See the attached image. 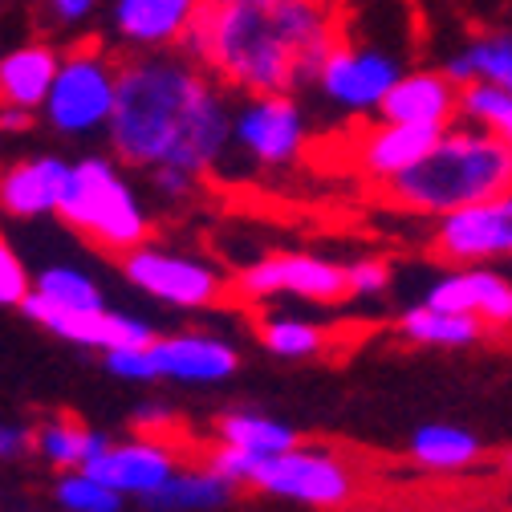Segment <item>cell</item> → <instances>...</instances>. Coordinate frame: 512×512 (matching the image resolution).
<instances>
[{"label":"cell","instance_id":"cell-2","mask_svg":"<svg viewBox=\"0 0 512 512\" xmlns=\"http://www.w3.org/2000/svg\"><path fill=\"white\" fill-rule=\"evenodd\" d=\"M342 37L338 0H240L204 5L183 49L244 98L313 90Z\"/></svg>","mask_w":512,"mask_h":512},{"label":"cell","instance_id":"cell-12","mask_svg":"<svg viewBox=\"0 0 512 512\" xmlns=\"http://www.w3.org/2000/svg\"><path fill=\"white\" fill-rule=\"evenodd\" d=\"M435 256L447 265H496L512 261V191L460 212H447L435 224Z\"/></svg>","mask_w":512,"mask_h":512},{"label":"cell","instance_id":"cell-34","mask_svg":"<svg viewBox=\"0 0 512 512\" xmlns=\"http://www.w3.org/2000/svg\"><path fill=\"white\" fill-rule=\"evenodd\" d=\"M147 179H151V187H155V196L167 200V204L191 200V196L200 191V183H204V175L183 171V167H155V171H147Z\"/></svg>","mask_w":512,"mask_h":512},{"label":"cell","instance_id":"cell-20","mask_svg":"<svg viewBox=\"0 0 512 512\" xmlns=\"http://www.w3.org/2000/svg\"><path fill=\"white\" fill-rule=\"evenodd\" d=\"M378 118L411 122V126H452L460 118V82L447 70H411L395 82Z\"/></svg>","mask_w":512,"mask_h":512},{"label":"cell","instance_id":"cell-14","mask_svg":"<svg viewBox=\"0 0 512 512\" xmlns=\"http://www.w3.org/2000/svg\"><path fill=\"white\" fill-rule=\"evenodd\" d=\"M155 378L183 382V387H216L240 370V350L208 330H179L151 338Z\"/></svg>","mask_w":512,"mask_h":512},{"label":"cell","instance_id":"cell-31","mask_svg":"<svg viewBox=\"0 0 512 512\" xmlns=\"http://www.w3.org/2000/svg\"><path fill=\"white\" fill-rule=\"evenodd\" d=\"M29 293H33V273L25 269L21 252L0 236V305H25Z\"/></svg>","mask_w":512,"mask_h":512},{"label":"cell","instance_id":"cell-13","mask_svg":"<svg viewBox=\"0 0 512 512\" xmlns=\"http://www.w3.org/2000/svg\"><path fill=\"white\" fill-rule=\"evenodd\" d=\"M25 317L37 322L41 330L66 338L74 346H86V350H122V346H147L155 338V330L143 322V317H131V313H118L110 305L102 309H66V305H53L37 293L25 297Z\"/></svg>","mask_w":512,"mask_h":512},{"label":"cell","instance_id":"cell-32","mask_svg":"<svg viewBox=\"0 0 512 512\" xmlns=\"http://www.w3.org/2000/svg\"><path fill=\"white\" fill-rule=\"evenodd\" d=\"M106 370L122 382H159L155 378V362H151V342L147 346H122V350H106Z\"/></svg>","mask_w":512,"mask_h":512},{"label":"cell","instance_id":"cell-38","mask_svg":"<svg viewBox=\"0 0 512 512\" xmlns=\"http://www.w3.org/2000/svg\"><path fill=\"white\" fill-rule=\"evenodd\" d=\"M492 131H496L500 139H508V143H512V102L504 106V114L496 118V126H492Z\"/></svg>","mask_w":512,"mask_h":512},{"label":"cell","instance_id":"cell-37","mask_svg":"<svg viewBox=\"0 0 512 512\" xmlns=\"http://www.w3.org/2000/svg\"><path fill=\"white\" fill-rule=\"evenodd\" d=\"M37 118L41 114L25 110V106H0V135H25V131H33Z\"/></svg>","mask_w":512,"mask_h":512},{"label":"cell","instance_id":"cell-15","mask_svg":"<svg viewBox=\"0 0 512 512\" xmlns=\"http://www.w3.org/2000/svg\"><path fill=\"white\" fill-rule=\"evenodd\" d=\"M179 452L171 439L135 431L131 439H110L106 452L90 464L94 476H102L114 492L122 496H135V500H151L179 468Z\"/></svg>","mask_w":512,"mask_h":512},{"label":"cell","instance_id":"cell-26","mask_svg":"<svg viewBox=\"0 0 512 512\" xmlns=\"http://www.w3.org/2000/svg\"><path fill=\"white\" fill-rule=\"evenodd\" d=\"M443 70L452 74L460 86L492 82V86L512 94V33H488V37L468 41L460 53L447 57Z\"/></svg>","mask_w":512,"mask_h":512},{"label":"cell","instance_id":"cell-10","mask_svg":"<svg viewBox=\"0 0 512 512\" xmlns=\"http://www.w3.org/2000/svg\"><path fill=\"white\" fill-rule=\"evenodd\" d=\"M399 78H403V70H399V61L387 49L354 45V41L342 37L330 49L313 90L322 94L334 110L358 118V114H378V106L387 102V94L395 90Z\"/></svg>","mask_w":512,"mask_h":512},{"label":"cell","instance_id":"cell-3","mask_svg":"<svg viewBox=\"0 0 512 512\" xmlns=\"http://www.w3.org/2000/svg\"><path fill=\"white\" fill-rule=\"evenodd\" d=\"M504 191H512V143L476 122L443 126L415 167L382 183V196L395 208L427 220L496 200Z\"/></svg>","mask_w":512,"mask_h":512},{"label":"cell","instance_id":"cell-42","mask_svg":"<svg viewBox=\"0 0 512 512\" xmlns=\"http://www.w3.org/2000/svg\"><path fill=\"white\" fill-rule=\"evenodd\" d=\"M0 53H5V49H0Z\"/></svg>","mask_w":512,"mask_h":512},{"label":"cell","instance_id":"cell-35","mask_svg":"<svg viewBox=\"0 0 512 512\" xmlns=\"http://www.w3.org/2000/svg\"><path fill=\"white\" fill-rule=\"evenodd\" d=\"M135 431H147V435H159V439H167V435L175 431V411H171V407H159V403H151V407H143V411L135 415Z\"/></svg>","mask_w":512,"mask_h":512},{"label":"cell","instance_id":"cell-8","mask_svg":"<svg viewBox=\"0 0 512 512\" xmlns=\"http://www.w3.org/2000/svg\"><path fill=\"white\" fill-rule=\"evenodd\" d=\"M232 147L261 171H289L305 159L309 114L297 94H244L236 98Z\"/></svg>","mask_w":512,"mask_h":512},{"label":"cell","instance_id":"cell-6","mask_svg":"<svg viewBox=\"0 0 512 512\" xmlns=\"http://www.w3.org/2000/svg\"><path fill=\"white\" fill-rule=\"evenodd\" d=\"M362 472L358 464L326 443H297L289 452L265 456L256 464L248 488L265 492L277 500H293L305 508H322V512H342L362 496Z\"/></svg>","mask_w":512,"mask_h":512},{"label":"cell","instance_id":"cell-7","mask_svg":"<svg viewBox=\"0 0 512 512\" xmlns=\"http://www.w3.org/2000/svg\"><path fill=\"white\" fill-rule=\"evenodd\" d=\"M118 265H122V277L139 293L175 309H220L236 297V281L228 273H220L208 256L183 252L175 244L147 240L126 256H118Z\"/></svg>","mask_w":512,"mask_h":512},{"label":"cell","instance_id":"cell-11","mask_svg":"<svg viewBox=\"0 0 512 512\" xmlns=\"http://www.w3.org/2000/svg\"><path fill=\"white\" fill-rule=\"evenodd\" d=\"M204 13V0H106L102 41L118 53L183 49Z\"/></svg>","mask_w":512,"mask_h":512},{"label":"cell","instance_id":"cell-27","mask_svg":"<svg viewBox=\"0 0 512 512\" xmlns=\"http://www.w3.org/2000/svg\"><path fill=\"white\" fill-rule=\"evenodd\" d=\"M256 334H261V346L277 358H317V354H326V342H330L317 322L293 317V313H265Z\"/></svg>","mask_w":512,"mask_h":512},{"label":"cell","instance_id":"cell-41","mask_svg":"<svg viewBox=\"0 0 512 512\" xmlns=\"http://www.w3.org/2000/svg\"><path fill=\"white\" fill-rule=\"evenodd\" d=\"M9 5H21V0H0V9H9Z\"/></svg>","mask_w":512,"mask_h":512},{"label":"cell","instance_id":"cell-5","mask_svg":"<svg viewBox=\"0 0 512 512\" xmlns=\"http://www.w3.org/2000/svg\"><path fill=\"white\" fill-rule=\"evenodd\" d=\"M118 61L122 53L98 33L66 45L53 90L41 106V122L61 139H94L106 135L114 98H118Z\"/></svg>","mask_w":512,"mask_h":512},{"label":"cell","instance_id":"cell-24","mask_svg":"<svg viewBox=\"0 0 512 512\" xmlns=\"http://www.w3.org/2000/svg\"><path fill=\"white\" fill-rule=\"evenodd\" d=\"M407 456L423 468V472H439V476H456V472H468L484 460V443L464 431V427H452V423H427L411 435L407 443Z\"/></svg>","mask_w":512,"mask_h":512},{"label":"cell","instance_id":"cell-22","mask_svg":"<svg viewBox=\"0 0 512 512\" xmlns=\"http://www.w3.org/2000/svg\"><path fill=\"white\" fill-rule=\"evenodd\" d=\"M33 447H37V456L53 472H70V468H90L106 452V447H110V435L86 427L82 419H74L66 411H57V415H49L33 431Z\"/></svg>","mask_w":512,"mask_h":512},{"label":"cell","instance_id":"cell-23","mask_svg":"<svg viewBox=\"0 0 512 512\" xmlns=\"http://www.w3.org/2000/svg\"><path fill=\"white\" fill-rule=\"evenodd\" d=\"M399 334L411 346H431V350H468L476 346L488 326L480 322L476 313H456V309H439V305H411L399 317Z\"/></svg>","mask_w":512,"mask_h":512},{"label":"cell","instance_id":"cell-1","mask_svg":"<svg viewBox=\"0 0 512 512\" xmlns=\"http://www.w3.org/2000/svg\"><path fill=\"white\" fill-rule=\"evenodd\" d=\"M232 90L187 49L122 53L106 147L135 171H220L232 151Z\"/></svg>","mask_w":512,"mask_h":512},{"label":"cell","instance_id":"cell-33","mask_svg":"<svg viewBox=\"0 0 512 512\" xmlns=\"http://www.w3.org/2000/svg\"><path fill=\"white\" fill-rule=\"evenodd\" d=\"M350 277V297H382L391 289V265L382 256H362V261L346 265Z\"/></svg>","mask_w":512,"mask_h":512},{"label":"cell","instance_id":"cell-28","mask_svg":"<svg viewBox=\"0 0 512 512\" xmlns=\"http://www.w3.org/2000/svg\"><path fill=\"white\" fill-rule=\"evenodd\" d=\"M33 293L53 301V305H66V309H102L106 305V293L102 285L78 269V265H49L33 277Z\"/></svg>","mask_w":512,"mask_h":512},{"label":"cell","instance_id":"cell-4","mask_svg":"<svg viewBox=\"0 0 512 512\" xmlns=\"http://www.w3.org/2000/svg\"><path fill=\"white\" fill-rule=\"evenodd\" d=\"M57 220L106 256H126L147 244L155 228L139 187L126 175V163L114 155H82L70 163Z\"/></svg>","mask_w":512,"mask_h":512},{"label":"cell","instance_id":"cell-16","mask_svg":"<svg viewBox=\"0 0 512 512\" xmlns=\"http://www.w3.org/2000/svg\"><path fill=\"white\" fill-rule=\"evenodd\" d=\"M423 301L456 313H476L488 330H512V277L492 265H456L427 289Z\"/></svg>","mask_w":512,"mask_h":512},{"label":"cell","instance_id":"cell-30","mask_svg":"<svg viewBox=\"0 0 512 512\" xmlns=\"http://www.w3.org/2000/svg\"><path fill=\"white\" fill-rule=\"evenodd\" d=\"M102 13V0H37V21L49 37H90L86 29Z\"/></svg>","mask_w":512,"mask_h":512},{"label":"cell","instance_id":"cell-36","mask_svg":"<svg viewBox=\"0 0 512 512\" xmlns=\"http://www.w3.org/2000/svg\"><path fill=\"white\" fill-rule=\"evenodd\" d=\"M33 447V431L21 423H0V460H17Z\"/></svg>","mask_w":512,"mask_h":512},{"label":"cell","instance_id":"cell-40","mask_svg":"<svg viewBox=\"0 0 512 512\" xmlns=\"http://www.w3.org/2000/svg\"><path fill=\"white\" fill-rule=\"evenodd\" d=\"M204 5H240V0H204Z\"/></svg>","mask_w":512,"mask_h":512},{"label":"cell","instance_id":"cell-17","mask_svg":"<svg viewBox=\"0 0 512 512\" xmlns=\"http://www.w3.org/2000/svg\"><path fill=\"white\" fill-rule=\"evenodd\" d=\"M66 179H70V163L61 155H29L9 163L0 171V216L9 220L57 216Z\"/></svg>","mask_w":512,"mask_h":512},{"label":"cell","instance_id":"cell-25","mask_svg":"<svg viewBox=\"0 0 512 512\" xmlns=\"http://www.w3.org/2000/svg\"><path fill=\"white\" fill-rule=\"evenodd\" d=\"M212 431H216L220 443H232V447H240V452L261 456V460L277 456V452H289V447L301 443L289 423H281V419H273L265 411H244V407L240 411H224Z\"/></svg>","mask_w":512,"mask_h":512},{"label":"cell","instance_id":"cell-18","mask_svg":"<svg viewBox=\"0 0 512 512\" xmlns=\"http://www.w3.org/2000/svg\"><path fill=\"white\" fill-rule=\"evenodd\" d=\"M439 139V126H411V122H391L378 118L374 126L358 135L354 143V163L370 183H391L395 175H403L407 167H415L431 143Z\"/></svg>","mask_w":512,"mask_h":512},{"label":"cell","instance_id":"cell-43","mask_svg":"<svg viewBox=\"0 0 512 512\" xmlns=\"http://www.w3.org/2000/svg\"><path fill=\"white\" fill-rule=\"evenodd\" d=\"M460 512H464V508H460Z\"/></svg>","mask_w":512,"mask_h":512},{"label":"cell","instance_id":"cell-21","mask_svg":"<svg viewBox=\"0 0 512 512\" xmlns=\"http://www.w3.org/2000/svg\"><path fill=\"white\" fill-rule=\"evenodd\" d=\"M236 492L240 488L224 480L212 464H179L175 476L143 504L151 512H220L236 500Z\"/></svg>","mask_w":512,"mask_h":512},{"label":"cell","instance_id":"cell-39","mask_svg":"<svg viewBox=\"0 0 512 512\" xmlns=\"http://www.w3.org/2000/svg\"><path fill=\"white\" fill-rule=\"evenodd\" d=\"M500 464H504V472L512 476V447H508V452H504V460H500Z\"/></svg>","mask_w":512,"mask_h":512},{"label":"cell","instance_id":"cell-9","mask_svg":"<svg viewBox=\"0 0 512 512\" xmlns=\"http://www.w3.org/2000/svg\"><path fill=\"white\" fill-rule=\"evenodd\" d=\"M236 297L248 305H261L273 297H297L313 305H338L350 297L346 265H334L313 252H269L252 261L236 277Z\"/></svg>","mask_w":512,"mask_h":512},{"label":"cell","instance_id":"cell-19","mask_svg":"<svg viewBox=\"0 0 512 512\" xmlns=\"http://www.w3.org/2000/svg\"><path fill=\"white\" fill-rule=\"evenodd\" d=\"M61 57H66V45H57L49 33L0 53V106H25L41 114L61 70Z\"/></svg>","mask_w":512,"mask_h":512},{"label":"cell","instance_id":"cell-29","mask_svg":"<svg viewBox=\"0 0 512 512\" xmlns=\"http://www.w3.org/2000/svg\"><path fill=\"white\" fill-rule=\"evenodd\" d=\"M122 492H114L102 476L90 468L57 472V504L66 512H122Z\"/></svg>","mask_w":512,"mask_h":512}]
</instances>
